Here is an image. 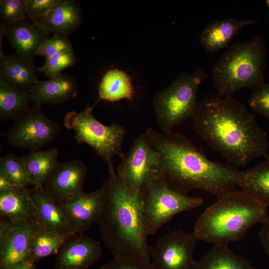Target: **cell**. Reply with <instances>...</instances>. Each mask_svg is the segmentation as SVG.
I'll list each match as a JSON object with an SVG mask.
<instances>
[{
	"label": "cell",
	"mask_w": 269,
	"mask_h": 269,
	"mask_svg": "<svg viewBox=\"0 0 269 269\" xmlns=\"http://www.w3.org/2000/svg\"><path fill=\"white\" fill-rule=\"evenodd\" d=\"M144 133L159 154L157 174L172 189L184 194L201 190L217 199L234 191L237 167L210 160L201 147L180 134H160L150 127Z\"/></svg>",
	"instance_id": "1"
},
{
	"label": "cell",
	"mask_w": 269,
	"mask_h": 269,
	"mask_svg": "<svg viewBox=\"0 0 269 269\" xmlns=\"http://www.w3.org/2000/svg\"><path fill=\"white\" fill-rule=\"evenodd\" d=\"M192 120L198 134L236 167L246 166L269 149L266 133L254 116L232 97L200 102Z\"/></svg>",
	"instance_id": "2"
},
{
	"label": "cell",
	"mask_w": 269,
	"mask_h": 269,
	"mask_svg": "<svg viewBox=\"0 0 269 269\" xmlns=\"http://www.w3.org/2000/svg\"><path fill=\"white\" fill-rule=\"evenodd\" d=\"M103 184L105 199L97 223L102 240L114 259L129 257L150 260L149 247L142 221L139 196L134 197L115 173L108 167Z\"/></svg>",
	"instance_id": "3"
},
{
	"label": "cell",
	"mask_w": 269,
	"mask_h": 269,
	"mask_svg": "<svg viewBox=\"0 0 269 269\" xmlns=\"http://www.w3.org/2000/svg\"><path fill=\"white\" fill-rule=\"evenodd\" d=\"M268 208L243 190H234L205 209L193 233L198 240L214 244L238 241L252 226L269 217Z\"/></svg>",
	"instance_id": "4"
},
{
	"label": "cell",
	"mask_w": 269,
	"mask_h": 269,
	"mask_svg": "<svg viewBox=\"0 0 269 269\" xmlns=\"http://www.w3.org/2000/svg\"><path fill=\"white\" fill-rule=\"evenodd\" d=\"M266 51L260 36L230 46L212 70L217 96L230 97L242 88L256 89L264 84Z\"/></svg>",
	"instance_id": "5"
},
{
	"label": "cell",
	"mask_w": 269,
	"mask_h": 269,
	"mask_svg": "<svg viewBox=\"0 0 269 269\" xmlns=\"http://www.w3.org/2000/svg\"><path fill=\"white\" fill-rule=\"evenodd\" d=\"M207 76L201 68L191 74L182 73L155 94L153 107L158 126L164 133H171L183 121L192 119L200 103L198 101L200 85Z\"/></svg>",
	"instance_id": "6"
},
{
	"label": "cell",
	"mask_w": 269,
	"mask_h": 269,
	"mask_svg": "<svg viewBox=\"0 0 269 269\" xmlns=\"http://www.w3.org/2000/svg\"><path fill=\"white\" fill-rule=\"evenodd\" d=\"M139 202L147 236L155 234L176 214L200 206L203 200L172 189L156 174L143 185Z\"/></svg>",
	"instance_id": "7"
},
{
	"label": "cell",
	"mask_w": 269,
	"mask_h": 269,
	"mask_svg": "<svg viewBox=\"0 0 269 269\" xmlns=\"http://www.w3.org/2000/svg\"><path fill=\"white\" fill-rule=\"evenodd\" d=\"M92 106L80 112H67L64 119L65 127L74 132L78 144L86 143L108 164L114 167L116 156L121 158L124 152L122 142L126 134V129L116 123L106 126L98 121L93 113Z\"/></svg>",
	"instance_id": "8"
},
{
	"label": "cell",
	"mask_w": 269,
	"mask_h": 269,
	"mask_svg": "<svg viewBox=\"0 0 269 269\" xmlns=\"http://www.w3.org/2000/svg\"><path fill=\"white\" fill-rule=\"evenodd\" d=\"M158 162L159 154L144 133L124 153L117 174L131 194L137 198L143 185L157 174Z\"/></svg>",
	"instance_id": "9"
},
{
	"label": "cell",
	"mask_w": 269,
	"mask_h": 269,
	"mask_svg": "<svg viewBox=\"0 0 269 269\" xmlns=\"http://www.w3.org/2000/svg\"><path fill=\"white\" fill-rule=\"evenodd\" d=\"M60 131V125L34 104L14 120L6 135L10 145L33 150L54 140Z\"/></svg>",
	"instance_id": "10"
},
{
	"label": "cell",
	"mask_w": 269,
	"mask_h": 269,
	"mask_svg": "<svg viewBox=\"0 0 269 269\" xmlns=\"http://www.w3.org/2000/svg\"><path fill=\"white\" fill-rule=\"evenodd\" d=\"M198 241L192 232L174 230L161 237L149 247L153 269H192L193 253Z\"/></svg>",
	"instance_id": "11"
},
{
	"label": "cell",
	"mask_w": 269,
	"mask_h": 269,
	"mask_svg": "<svg viewBox=\"0 0 269 269\" xmlns=\"http://www.w3.org/2000/svg\"><path fill=\"white\" fill-rule=\"evenodd\" d=\"M37 227L35 221H10L0 217V269H11L27 261Z\"/></svg>",
	"instance_id": "12"
},
{
	"label": "cell",
	"mask_w": 269,
	"mask_h": 269,
	"mask_svg": "<svg viewBox=\"0 0 269 269\" xmlns=\"http://www.w3.org/2000/svg\"><path fill=\"white\" fill-rule=\"evenodd\" d=\"M87 172L81 160L59 162L43 187L57 202L72 199L84 193Z\"/></svg>",
	"instance_id": "13"
},
{
	"label": "cell",
	"mask_w": 269,
	"mask_h": 269,
	"mask_svg": "<svg viewBox=\"0 0 269 269\" xmlns=\"http://www.w3.org/2000/svg\"><path fill=\"white\" fill-rule=\"evenodd\" d=\"M105 199V190L102 187L58 203L72 230L75 233H83L96 222L103 209Z\"/></svg>",
	"instance_id": "14"
},
{
	"label": "cell",
	"mask_w": 269,
	"mask_h": 269,
	"mask_svg": "<svg viewBox=\"0 0 269 269\" xmlns=\"http://www.w3.org/2000/svg\"><path fill=\"white\" fill-rule=\"evenodd\" d=\"M102 249L99 242L83 233L71 235L56 255L57 269H85L101 257Z\"/></svg>",
	"instance_id": "15"
},
{
	"label": "cell",
	"mask_w": 269,
	"mask_h": 269,
	"mask_svg": "<svg viewBox=\"0 0 269 269\" xmlns=\"http://www.w3.org/2000/svg\"><path fill=\"white\" fill-rule=\"evenodd\" d=\"M0 33L6 36L16 54L28 64L34 65V58L46 35L36 20L28 16L10 25H0Z\"/></svg>",
	"instance_id": "16"
},
{
	"label": "cell",
	"mask_w": 269,
	"mask_h": 269,
	"mask_svg": "<svg viewBox=\"0 0 269 269\" xmlns=\"http://www.w3.org/2000/svg\"><path fill=\"white\" fill-rule=\"evenodd\" d=\"M82 19L78 2L73 0H59L45 16L36 20L46 35L53 33L67 38L78 28Z\"/></svg>",
	"instance_id": "17"
},
{
	"label": "cell",
	"mask_w": 269,
	"mask_h": 269,
	"mask_svg": "<svg viewBox=\"0 0 269 269\" xmlns=\"http://www.w3.org/2000/svg\"><path fill=\"white\" fill-rule=\"evenodd\" d=\"M33 102L42 105H59L78 94V85L70 75L60 73L45 81H37L30 89Z\"/></svg>",
	"instance_id": "18"
},
{
	"label": "cell",
	"mask_w": 269,
	"mask_h": 269,
	"mask_svg": "<svg viewBox=\"0 0 269 269\" xmlns=\"http://www.w3.org/2000/svg\"><path fill=\"white\" fill-rule=\"evenodd\" d=\"M36 210L35 221L39 226L48 228L60 234H75L65 219L58 202L43 186L27 189Z\"/></svg>",
	"instance_id": "19"
},
{
	"label": "cell",
	"mask_w": 269,
	"mask_h": 269,
	"mask_svg": "<svg viewBox=\"0 0 269 269\" xmlns=\"http://www.w3.org/2000/svg\"><path fill=\"white\" fill-rule=\"evenodd\" d=\"M255 20L226 18L208 24L201 32L199 41L208 52L230 47L229 43L243 27L256 23Z\"/></svg>",
	"instance_id": "20"
},
{
	"label": "cell",
	"mask_w": 269,
	"mask_h": 269,
	"mask_svg": "<svg viewBox=\"0 0 269 269\" xmlns=\"http://www.w3.org/2000/svg\"><path fill=\"white\" fill-rule=\"evenodd\" d=\"M235 181L242 190L269 207V159L245 170H239Z\"/></svg>",
	"instance_id": "21"
},
{
	"label": "cell",
	"mask_w": 269,
	"mask_h": 269,
	"mask_svg": "<svg viewBox=\"0 0 269 269\" xmlns=\"http://www.w3.org/2000/svg\"><path fill=\"white\" fill-rule=\"evenodd\" d=\"M0 214L10 221H35V208L26 187L0 192Z\"/></svg>",
	"instance_id": "22"
},
{
	"label": "cell",
	"mask_w": 269,
	"mask_h": 269,
	"mask_svg": "<svg viewBox=\"0 0 269 269\" xmlns=\"http://www.w3.org/2000/svg\"><path fill=\"white\" fill-rule=\"evenodd\" d=\"M35 66L30 65L16 54L5 55L0 50V78L17 88L29 90L38 81Z\"/></svg>",
	"instance_id": "23"
},
{
	"label": "cell",
	"mask_w": 269,
	"mask_h": 269,
	"mask_svg": "<svg viewBox=\"0 0 269 269\" xmlns=\"http://www.w3.org/2000/svg\"><path fill=\"white\" fill-rule=\"evenodd\" d=\"M192 269H256L246 258L235 254L226 244H216L199 260Z\"/></svg>",
	"instance_id": "24"
},
{
	"label": "cell",
	"mask_w": 269,
	"mask_h": 269,
	"mask_svg": "<svg viewBox=\"0 0 269 269\" xmlns=\"http://www.w3.org/2000/svg\"><path fill=\"white\" fill-rule=\"evenodd\" d=\"M56 148L31 150L22 157L33 186H43L59 162Z\"/></svg>",
	"instance_id": "25"
},
{
	"label": "cell",
	"mask_w": 269,
	"mask_h": 269,
	"mask_svg": "<svg viewBox=\"0 0 269 269\" xmlns=\"http://www.w3.org/2000/svg\"><path fill=\"white\" fill-rule=\"evenodd\" d=\"M135 94L129 75L121 70H108L100 82L98 96L102 100L114 102L122 99L132 100Z\"/></svg>",
	"instance_id": "26"
},
{
	"label": "cell",
	"mask_w": 269,
	"mask_h": 269,
	"mask_svg": "<svg viewBox=\"0 0 269 269\" xmlns=\"http://www.w3.org/2000/svg\"><path fill=\"white\" fill-rule=\"evenodd\" d=\"M33 102L29 90L14 87L0 78V121L15 120Z\"/></svg>",
	"instance_id": "27"
},
{
	"label": "cell",
	"mask_w": 269,
	"mask_h": 269,
	"mask_svg": "<svg viewBox=\"0 0 269 269\" xmlns=\"http://www.w3.org/2000/svg\"><path fill=\"white\" fill-rule=\"evenodd\" d=\"M71 235L38 225L31 240L27 261L34 264L44 258L56 255Z\"/></svg>",
	"instance_id": "28"
},
{
	"label": "cell",
	"mask_w": 269,
	"mask_h": 269,
	"mask_svg": "<svg viewBox=\"0 0 269 269\" xmlns=\"http://www.w3.org/2000/svg\"><path fill=\"white\" fill-rule=\"evenodd\" d=\"M0 175L16 186L26 187L32 185L22 157L13 154L0 158Z\"/></svg>",
	"instance_id": "29"
},
{
	"label": "cell",
	"mask_w": 269,
	"mask_h": 269,
	"mask_svg": "<svg viewBox=\"0 0 269 269\" xmlns=\"http://www.w3.org/2000/svg\"><path fill=\"white\" fill-rule=\"evenodd\" d=\"M77 62L73 49H70L46 59L43 65L37 69L45 76L50 78L61 73L64 69L72 66Z\"/></svg>",
	"instance_id": "30"
},
{
	"label": "cell",
	"mask_w": 269,
	"mask_h": 269,
	"mask_svg": "<svg viewBox=\"0 0 269 269\" xmlns=\"http://www.w3.org/2000/svg\"><path fill=\"white\" fill-rule=\"evenodd\" d=\"M26 0H0V15L2 24L10 25L27 17Z\"/></svg>",
	"instance_id": "31"
},
{
	"label": "cell",
	"mask_w": 269,
	"mask_h": 269,
	"mask_svg": "<svg viewBox=\"0 0 269 269\" xmlns=\"http://www.w3.org/2000/svg\"><path fill=\"white\" fill-rule=\"evenodd\" d=\"M70 49H73V45L68 38L53 35L50 38H45L41 42L36 55L46 59Z\"/></svg>",
	"instance_id": "32"
},
{
	"label": "cell",
	"mask_w": 269,
	"mask_h": 269,
	"mask_svg": "<svg viewBox=\"0 0 269 269\" xmlns=\"http://www.w3.org/2000/svg\"><path fill=\"white\" fill-rule=\"evenodd\" d=\"M249 107L269 120V84H263L255 89L249 100Z\"/></svg>",
	"instance_id": "33"
},
{
	"label": "cell",
	"mask_w": 269,
	"mask_h": 269,
	"mask_svg": "<svg viewBox=\"0 0 269 269\" xmlns=\"http://www.w3.org/2000/svg\"><path fill=\"white\" fill-rule=\"evenodd\" d=\"M100 269H153L151 260L144 259L121 257L115 258L103 265Z\"/></svg>",
	"instance_id": "34"
},
{
	"label": "cell",
	"mask_w": 269,
	"mask_h": 269,
	"mask_svg": "<svg viewBox=\"0 0 269 269\" xmlns=\"http://www.w3.org/2000/svg\"><path fill=\"white\" fill-rule=\"evenodd\" d=\"M59 0H26L27 16L37 20L45 16L57 4Z\"/></svg>",
	"instance_id": "35"
},
{
	"label": "cell",
	"mask_w": 269,
	"mask_h": 269,
	"mask_svg": "<svg viewBox=\"0 0 269 269\" xmlns=\"http://www.w3.org/2000/svg\"><path fill=\"white\" fill-rule=\"evenodd\" d=\"M262 224L259 236L262 247L269 257V217L263 222Z\"/></svg>",
	"instance_id": "36"
},
{
	"label": "cell",
	"mask_w": 269,
	"mask_h": 269,
	"mask_svg": "<svg viewBox=\"0 0 269 269\" xmlns=\"http://www.w3.org/2000/svg\"><path fill=\"white\" fill-rule=\"evenodd\" d=\"M15 187L9 180L0 175V192L7 191Z\"/></svg>",
	"instance_id": "37"
},
{
	"label": "cell",
	"mask_w": 269,
	"mask_h": 269,
	"mask_svg": "<svg viewBox=\"0 0 269 269\" xmlns=\"http://www.w3.org/2000/svg\"><path fill=\"white\" fill-rule=\"evenodd\" d=\"M11 269H35V265L28 261L20 263Z\"/></svg>",
	"instance_id": "38"
},
{
	"label": "cell",
	"mask_w": 269,
	"mask_h": 269,
	"mask_svg": "<svg viewBox=\"0 0 269 269\" xmlns=\"http://www.w3.org/2000/svg\"><path fill=\"white\" fill-rule=\"evenodd\" d=\"M267 3L268 4V6L269 7V0H267Z\"/></svg>",
	"instance_id": "39"
}]
</instances>
